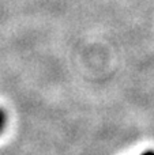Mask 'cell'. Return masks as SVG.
Returning <instances> with one entry per match:
<instances>
[{
    "mask_svg": "<svg viewBox=\"0 0 154 155\" xmlns=\"http://www.w3.org/2000/svg\"><path fill=\"white\" fill-rule=\"evenodd\" d=\"M4 125H5V113L0 109V134H2L3 129H4Z\"/></svg>",
    "mask_w": 154,
    "mask_h": 155,
    "instance_id": "cell-1",
    "label": "cell"
},
{
    "mask_svg": "<svg viewBox=\"0 0 154 155\" xmlns=\"http://www.w3.org/2000/svg\"><path fill=\"white\" fill-rule=\"evenodd\" d=\"M142 155H154V151H146V153H143Z\"/></svg>",
    "mask_w": 154,
    "mask_h": 155,
    "instance_id": "cell-2",
    "label": "cell"
}]
</instances>
